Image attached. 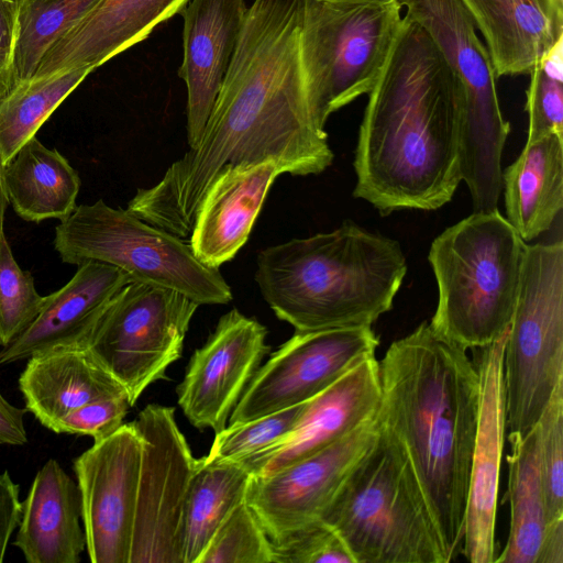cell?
Masks as SVG:
<instances>
[{
    "mask_svg": "<svg viewBox=\"0 0 563 563\" xmlns=\"http://www.w3.org/2000/svg\"><path fill=\"white\" fill-rule=\"evenodd\" d=\"M266 336L262 323L235 308L219 319L206 343L192 354L177 387L178 405L194 427L217 433L228 426L269 350Z\"/></svg>",
    "mask_w": 563,
    "mask_h": 563,
    "instance_id": "2e32d148",
    "label": "cell"
},
{
    "mask_svg": "<svg viewBox=\"0 0 563 563\" xmlns=\"http://www.w3.org/2000/svg\"><path fill=\"white\" fill-rule=\"evenodd\" d=\"M4 166L0 158V239L4 235L3 223L4 213L9 205L5 179H4Z\"/></svg>",
    "mask_w": 563,
    "mask_h": 563,
    "instance_id": "7bdbcfd3",
    "label": "cell"
},
{
    "mask_svg": "<svg viewBox=\"0 0 563 563\" xmlns=\"http://www.w3.org/2000/svg\"><path fill=\"white\" fill-rule=\"evenodd\" d=\"M548 525L563 518V383L536 424Z\"/></svg>",
    "mask_w": 563,
    "mask_h": 563,
    "instance_id": "d590c367",
    "label": "cell"
},
{
    "mask_svg": "<svg viewBox=\"0 0 563 563\" xmlns=\"http://www.w3.org/2000/svg\"><path fill=\"white\" fill-rule=\"evenodd\" d=\"M53 245L63 263H104L132 282L177 290L199 305H224L233 298L219 268L201 263L189 242L102 199L77 206L59 221Z\"/></svg>",
    "mask_w": 563,
    "mask_h": 563,
    "instance_id": "52a82bcc",
    "label": "cell"
},
{
    "mask_svg": "<svg viewBox=\"0 0 563 563\" xmlns=\"http://www.w3.org/2000/svg\"><path fill=\"white\" fill-rule=\"evenodd\" d=\"M197 563H272L271 539L245 500L224 519Z\"/></svg>",
    "mask_w": 563,
    "mask_h": 563,
    "instance_id": "836d02e7",
    "label": "cell"
},
{
    "mask_svg": "<svg viewBox=\"0 0 563 563\" xmlns=\"http://www.w3.org/2000/svg\"><path fill=\"white\" fill-rule=\"evenodd\" d=\"M506 431L523 438L563 383V243L528 244L503 356Z\"/></svg>",
    "mask_w": 563,
    "mask_h": 563,
    "instance_id": "9c48e42d",
    "label": "cell"
},
{
    "mask_svg": "<svg viewBox=\"0 0 563 563\" xmlns=\"http://www.w3.org/2000/svg\"><path fill=\"white\" fill-rule=\"evenodd\" d=\"M9 90V86L4 81L3 77L0 75V99L3 98Z\"/></svg>",
    "mask_w": 563,
    "mask_h": 563,
    "instance_id": "ee69618b",
    "label": "cell"
},
{
    "mask_svg": "<svg viewBox=\"0 0 563 563\" xmlns=\"http://www.w3.org/2000/svg\"><path fill=\"white\" fill-rule=\"evenodd\" d=\"M407 273L398 241L352 221L257 255L255 282L296 331L372 327L393 308Z\"/></svg>",
    "mask_w": 563,
    "mask_h": 563,
    "instance_id": "277c9868",
    "label": "cell"
},
{
    "mask_svg": "<svg viewBox=\"0 0 563 563\" xmlns=\"http://www.w3.org/2000/svg\"><path fill=\"white\" fill-rule=\"evenodd\" d=\"M25 413V408L11 405L0 393V445L20 446L27 443Z\"/></svg>",
    "mask_w": 563,
    "mask_h": 563,
    "instance_id": "60d3db41",
    "label": "cell"
},
{
    "mask_svg": "<svg viewBox=\"0 0 563 563\" xmlns=\"http://www.w3.org/2000/svg\"><path fill=\"white\" fill-rule=\"evenodd\" d=\"M133 423L142 454L129 563H181L184 507L198 459L174 407L148 405Z\"/></svg>",
    "mask_w": 563,
    "mask_h": 563,
    "instance_id": "7c38bea8",
    "label": "cell"
},
{
    "mask_svg": "<svg viewBox=\"0 0 563 563\" xmlns=\"http://www.w3.org/2000/svg\"><path fill=\"white\" fill-rule=\"evenodd\" d=\"M378 374V419L405 450L453 561L462 550L478 422L476 364L423 321L389 345Z\"/></svg>",
    "mask_w": 563,
    "mask_h": 563,
    "instance_id": "3957f363",
    "label": "cell"
},
{
    "mask_svg": "<svg viewBox=\"0 0 563 563\" xmlns=\"http://www.w3.org/2000/svg\"><path fill=\"white\" fill-rule=\"evenodd\" d=\"M378 345L372 327L296 331L258 367L232 410L229 424L310 400L374 357Z\"/></svg>",
    "mask_w": 563,
    "mask_h": 563,
    "instance_id": "4fadbf2b",
    "label": "cell"
},
{
    "mask_svg": "<svg viewBox=\"0 0 563 563\" xmlns=\"http://www.w3.org/2000/svg\"><path fill=\"white\" fill-rule=\"evenodd\" d=\"M188 0H100L45 53L33 77L66 69H96L145 40Z\"/></svg>",
    "mask_w": 563,
    "mask_h": 563,
    "instance_id": "7402d4cb",
    "label": "cell"
},
{
    "mask_svg": "<svg viewBox=\"0 0 563 563\" xmlns=\"http://www.w3.org/2000/svg\"><path fill=\"white\" fill-rule=\"evenodd\" d=\"M376 415L323 450L266 475H251L244 500L271 540L322 518L376 438Z\"/></svg>",
    "mask_w": 563,
    "mask_h": 563,
    "instance_id": "9a60e30c",
    "label": "cell"
},
{
    "mask_svg": "<svg viewBox=\"0 0 563 563\" xmlns=\"http://www.w3.org/2000/svg\"><path fill=\"white\" fill-rule=\"evenodd\" d=\"M528 243L498 209L474 211L431 243L438 285L430 325L464 349L499 339L514 316Z\"/></svg>",
    "mask_w": 563,
    "mask_h": 563,
    "instance_id": "5b68a950",
    "label": "cell"
},
{
    "mask_svg": "<svg viewBox=\"0 0 563 563\" xmlns=\"http://www.w3.org/2000/svg\"><path fill=\"white\" fill-rule=\"evenodd\" d=\"M508 330L479 347L475 363L479 376V409L461 550L472 563H494L498 554L495 530L506 433L503 356Z\"/></svg>",
    "mask_w": 563,
    "mask_h": 563,
    "instance_id": "e0dca14e",
    "label": "cell"
},
{
    "mask_svg": "<svg viewBox=\"0 0 563 563\" xmlns=\"http://www.w3.org/2000/svg\"><path fill=\"white\" fill-rule=\"evenodd\" d=\"M92 71L88 67L32 77L0 99V158L7 165L58 106Z\"/></svg>",
    "mask_w": 563,
    "mask_h": 563,
    "instance_id": "f546056e",
    "label": "cell"
},
{
    "mask_svg": "<svg viewBox=\"0 0 563 563\" xmlns=\"http://www.w3.org/2000/svg\"><path fill=\"white\" fill-rule=\"evenodd\" d=\"M421 26L461 82L464 102L462 180L474 211L497 209L501 154L510 124L501 113L489 53L462 0H398Z\"/></svg>",
    "mask_w": 563,
    "mask_h": 563,
    "instance_id": "30bf717a",
    "label": "cell"
},
{
    "mask_svg": "<svg viewBox=\"0 0 563 563\" xmlns=\"http://www.w3.org/2000/svg\"><path fill=\"white\" fill-rule=\"evenodd\" d=\"M272 563H354L338 532L322 519L271 540Z\"/></svg>",
    "mask_w": 563,
    "mask_h": 563,
    "instance_id": "8d00e7d4",
    "label": "cell"
},
{
    "mask_svg": "<svg viewBox=\"0 0 563 563\" xmlns=\"http://www.w3.org/2000/svg\"><path fill=\"white\" fill-rule=\"evenodd\" d=\"M509 533L494 563H537L548 526L536 427L523 438H508Z\"/></svg>",
    "mask_w": 563,
    "mask_h": 563,
    "instance_id": "83f0119b",
    "label": "cell"
},
{
    "mask_svg": "<svg viewBox=\"0 0 563 563\" xmlns=\"http://www.w3.org/2000/svg\"><path fill=\"white\" fill-rule=\"evenodd\" d=\"M19 388L26 411L49 430L88 402L128 396L82 343L31 355L19 377Z\"/></svg>",
    "mask_w": 563,
    "mask_h": 563,
    "instance_id": "603a6c76",
    "label": "cell"
},
{
    "mask_svg": "<svg viewBox=\"0 0 563 563\" xmlns=\"http://www.w3.org/2000/svg\"><path fill=\"white\" fill-rule=\"evenodd\" d=\"M251 474L240 463L198 459L184 507L181 563H197L214 532L244 500Z\"/></svg>",
    "mask_w": 563,
    "mask_h": 563,
    "instance_id": "f1b7e54d",
    "label": "cell"
},
{
    "mask_svg": "<svg viewBox=\"0 0 563 563\" xmlns=\"http://www.w3.org/2000/svg\"><path fill=\"white\" fill-rule=\"evenodd\" d=\"M321 519L354 563L451 562L409 459L380 421Z\"/></svg>",
    "mask_w": 563,
    "mask_h": 563,
    "instance_id": "8992f818",
    "label": "cell"
},
{
    "mask_svg": "<svg viewBox=\"0 0 563 563\" xmlns=\"http://www.w3.org/2000/svg\"><path fill=\"white\" fill-rule=\"evenodd\" d=\"M506 219L525 242L548 231L563 208V134L527 141L501 174Z\"/></svg>",
    "mask_w": 563,
    "mask_h": 563,
    "instance_id": "484cf974",
    "label": "cell"
},
{
    "mask_svg": "<svg viewBox=\"0 0 563 563\" xmlns=\"http://www.w3.org/2000/svg\"><path fill=\"white\" fill-rule=\"evenodd\" d=\"M77 483L49 459L37 471L22 501L13 544L27 563H79L86 550Z\"/></svg>",
    "mask_w": 563,
    "mask_h": 563,
    "instance_id": "d4e9b609",
    "label": "cell"
},
{
    "mask_svg": "<svg viewBox=\"0 0 563 563\" xmlns=\"http://www.w3.org/2000/svg\"><path fill=\"white\" fill-rule=\"evenodd\" d=\"M526 111L529 115L527 141L547 133L563 134V38L530 71Z\"/></svg>",
    "mask_w": 563,
    "mask_h": 563,
    "instance_id": "e575fe53",
    "label": "cell"
},
{
    "mask_svg": "<svg viewBox=\"0 0 563 563\" xmlns=\"http://www.w3.org/2000/svg\"><path fill=\"white\" fill-rule=\"evenodd\" d=\"M141 454V437L131 422L73 461L92 563L130 561Z\"/></svg>",
    "mask_w": 563,
    "mask_h": 563,
    "instance_id": "5bb4252c",
    "label": "cell"
},
{
    "mask_svg": "<svg viewBox=\"0 0 563 563\" xmlns=\"http://www.w3.org/2000/svg\"><path fill=\"white\" fill-rule=\"evenodd\" d=\"M131 404L128 396H117L88 402L63 417L51 431L89 435L93 442L114 433L122 424Z\"/></svg>",
    "mask_w": 563,
    "mask_h": 563,
    "instance_id": "74e56055",
    "label": "cell"
},
{
    "mask_svg": "<svg viewBox=\"0 0 563 563\" xmlns=\"http://www.w3.org/2000/svg\"><path fill=\"white\" fill-rule=\"evenodd\" d=\"M378 361L369 357L306 401L291 432L271 448L241 462L251 475H266L308 457L342 439L379 407Z\"/></svg>",
    "mask_w": 563,
    "mask_h": 563,
    "instance_id": "ac0fdd59",
    "label": "cell"
},
{
    "mask_svg": "<svg viewBox=\"0 0 563 563\" xmlns=\"http://www.w3.org/2000/svg\"><path fill=\"white\" fill-rule=\"evenodd\" d=\"M44 296L15 261L5 235L0 239V346L13 342L37 317Z\"/></svg>",
    "mask_w": 563,
    "mask_h": 563,
    "instance_id": "d6a6232c",
    "label": "cell"
},
{
    "mask_svg": "<svg viewBox=\"0 0 563 563\" xmlns=\"http://www.w3.org/2000/svg\"><path fill=\"white\" fill-rule=\"evenodd\" d=\"M4 179L9 203L25 221H62L77 207L79 174L60 152L36 136L4 166Z\"/></svg>",
    "mask_w": 563,
    "mask_h": 563,
    "instance_id": "4316f807",
    "label": "cell"
},
{
    "mask_svg": "<svg viewBox=\"0 0 563 563\" xmlns=\"http://www.w3.org/2000/svg\"><path fill=\"white\" fill-rule=\"evenodd\" d=\"M308 0H254L198 143L128 210L180 239L190 236L205 192L228 165L275 159L283 174L317 175L334 155L306 89L300 32Z\"/></svg>",
    "mask_w": 563,
    "mask_h": 563,
    "instance_id": "6da1fadb",
    "label": "cell"
},
{
    "mask_svg": "<svg viewBox=\"0 0 563 563\" xmlns=\"http://www.w3.org/2000/svg\"><path fill=\"white\" fill-rule=\"evenodd\" d=\"M200 305L163 286L131 282L108 303L80 343L125 389L131 407L183 352Z\"/></svg>",
    "mask_w": 563,
    "mask_h": 563,
    "instance_id": "8fae6325",
    "label": "cell"
},
{
    "mask_svg": "<svg viewBox=\"0 0 563 563\" xmlns=\"http://www.w3.org/2000/svg\"><path fill=\"white\" fill-rule=\"evenodd\" d=\"M100 0H24L13 58V86L32 78L48 48Z\"/></svg>",
    "mask_w": 563,
    "mask_h": 563,
    "instance_id": "4dcf8cb0",
    "label": "cell"
},
{
    "mask_svg": "<svg viewBox=\"0 0 563 563\" xmlns=\"http://www.w3.org/2000/svg\"><path fill=\"white\" fill-rule=\"evenodd\" d=\"M68 283L44 296L34 321L9 345L0 350V365L63 345L80 343L110 300L129 283L119 268L99 262L77 266Z\"/></svg>",
    "mask_w": 563,
    "mask_h": 563,
    "instance_id": "44dd1931",
    "label": "cell"
},
{
    "mask_svg": "<svg viewBox=\"0 0 563 563\" xmlns=\"http://www.w3.org/2000/svg\"><path fill=\"white\" fill-rule=\"evenodd\" d=\"M244 0H188L184 19V57L178 75L187 88V142L200 140L212 111L246 14Z\"/></svg>",
    "mask_w": 563,
    "mask_h": 563,
    "instance_id": "d6986e66",
    "label": "cell"
},
{
    "mask_svg": "<svg viewBox=\"0 0 563 563\" xmlns=\"http://www.w3.org/2000/svg\"><path fill=\"white\" fill-rule=\"evenodd\" d=\"M306 401L239 424H228L216 433L209 462H241L287 437L299 420Z\"/></svg>",
    "mask_w": 563,
    "mask_h": 563,
    "instance_id": "1f68e13d",
    "label": "cell"
},
{
    "mask_svg": "<svg viewBox=\"0 0 563 563\" xmlns=\"http://www.w3.org/2000/svg\"><path fill=\"white\" fill-rule=\"evenodd\" d=\"M496 77L530 74L563 38V0H462Z\"/></svg>",
    "mask_w": 563,
    "mask_h": 563,
    "instance_id": "cb8c5ba5",
    "label": "cell"
},
{
    "mask_svg": "<svg viewBox=\"0 0 563 563\" xmlns=\"http://www.w3.org/2000/svg\"><path fill=\"white\" fill-rule=\"evenodd\" d=\"M24 0H0V75L13 87V58Z\"/></svg>",
    "mask_w": 563,
    "mask_h": 563,
    "instance_id": "f35d334b",
    "label": "cell"
},
{
    "mask_svg": "<svg viewBox=\"0 0 563 563\" xmlns=\"http://www.w3.org/2000/svg\"><path fill=\"white\" fill-rule=\"evenodd\" d=\"M401 10L398 0L307 1L300 54L319 128L373 89L400 33Z\"/></svg>",
    "mask_w": 563,
    "mask_h": 563,
    "instance_id": "ba28073f",
    "label": "cell"
},
{
    "mask_svg": "<svg viewBox=\"0 0 563 563\" xmlns=\"http://www.w3.org/2000/svg\"><path fill=\"white\" fill-rule=\"evenodd\" d=\"M280 174L275 159L228 165L218 173L203 195L189 236L201 263L219 268L236 255Z\"/></svg>",
    "mask_w": 563,
    "mask_h": 563,
    "instance_id": "ffe728a7",
    "label": "cell"
},
{
    "mask_svg": "<svg viewBox=\"0 0 563 563\" xmlns=\"http://www.w3.org/2000/svg\"><path fill=\"white\" fill-rule=\"evenodd\" d=\"M537 563H563V518L547 526Z\"/></svg>",
    "mask_w": 563,
    "mask_h": 563,
    "instance_id": "b9f144b4",
    "label": "cell"
},
{
    "mask_svg": "<svg viewBox=\"0 0 563 563\" xmlns=\"http://www.w3.org/2000/svg\"><path fill=\"white\" fill-rule=\"evenodd\" d=\"M22 516L20 486L8 471L0 474V562L4 560L9 541Z\"/></svg>",
    "mask_w": 563,
    "mask_h": 563,
    "instance_id": "ab89813d",
    "label": "cell"
},
{
    "mask_svg": "<svg viewBox=\"0 0 563 563\" xmlns=\"http://www.w3.org/2000/svg\"><path fill=\"white\" fill-rule=\"evenodd\" d=\"M465 102L460 80L424 30L404 15L368 93L353 166L355 198L382 216L435 210L462 181Z\"/></svg>",
    "mask_w": 563,
    "mask_h": 563,
    "instance_id": "7a4b0ae2",
    "label": "cell"
}]
</instances>
